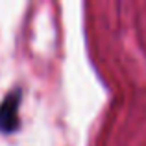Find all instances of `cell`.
Returning <instances> with one entry per match:
<instances>
[{
	"instance_id": "6da1fadb",
	"label": "cell",
	"mask_w": 146,
	"mask_h": 146,
	"mask_svg": "<svg viewBox=\"0 0 146 146\" xmlns=\"http://www.w3.org/2000/svg\"><path fill=\"white\" fill-rule=\"evenodd\" d=\"M22 102V89L13 87L0 100V133H13L19 129V109Z\"/></svg>"
}]
</instances>
